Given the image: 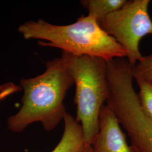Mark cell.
Instances as JSON below:
<instances>
[{
  "instance_id": "10",
  "label": "cell",
  "mask_w": 152,
  "mask_h": 152,
  "mask_svg": "<svg viewBox=\"0 0 152 152\" xmlns=\"http://www.w3.org/2000/svg\"><path fill=\"white\" fill-rule=\"evenodd\" d=\"M132 76L135 80H142L152 83V53L142 58L131 66Z\"/></svg>"
},
{
  "instance_id": "6",
  "label": "cell",
  "mask_w": 152,
  "mask_h": 152,
  "mask_svg": "<svg viewBox=\"0 0 152 152\" xmlns=\"http://www.w3.org/2000/svg\"><path fill=\"white\" fill-rule=\"evenodd\" d=\"M120 122L108 105L102 107L99 115V132L91 146L94 152H135L127 144Z\"/></svg>"
},
{
  "instance_id": "7",
  "label": "cell",
  "mask_w": 152,
  "mask_h": 152,
  "mask_svg": "<svg viewBox=\"0 0 152 152\" xmlns=\"http://www.w3.org/2000/svg\"><path fill=\"white\" fill-rule=\"evenodd\" d=\"M64 129L61 140L51 152H84L87 147L81 125L68 113L64 117Z\"/></svg>"
},
{
  "instance_id": "4",
  "label": "cell",
  "mask_w": 152,
  "mask_h": 152,
  "mask_svg": "<svg viewBox=\"0 0 152 152\" xmlns=\"http://www.w3.org/2000/svg\"><path fill=\"white\" fill-rule=\"evenodd\" d=\"M149 0H132L105 17L99 26L125 50L131 66L141 60V39L152 35V20L149 14Z\"/></svg>"
},
{
  "instance_id": "3",
  "label": "cell",
  "mask_w": 152,
  "mask_h": 152,
  "mask_svg": "<svg viewBox=\"0 0 152 152\" xmlns=\"http://www.w3.org/2000/svg\"><path fill=\"white\" fill-rule=\"evenodd\" d=\"M62 53L76 86L75 119L81 125L87 145H91L99 132L100 110L108 98L107 62L95 56Z\"/></svg>"
},
{
  "instance_id": "8",
  "label": "cell",
  "mask_w": 152,
  "mask_h": 152,
  "mask_svg": "<svg viewBox=\"0 0 152 152\" xmlns=\"http://www.w3.org/2000/svg\"><path fill=\"white\" fill-rule=\"evenodd\" d=\"M82 5L87 9L88 15L99 24L105 17L121 9L127 0H82Z\"/></svg>"
},
{
  "instance_id": "12",
  "label": "cell",
  "mask_w": 152,
  "mask_h": 152,
  "mask_svg": "<svg viewBox=\"0 0 152 152\" xmlns=\"http://www.w3.org/2000/svg\"><path fill=\"white\" fill-rule=\"evenodd\" d=\"M84 152H94V150L92 149V147L91 145H87V147L85 149V151Z\"/></svg>"
},
{
  "instance_id": "1",
  "label": "cell",
  "mask_w": 152,
  "mask_h": 152,
  "mask_svg": "<svg viewBox=\"0 0 152 152\" xmlns=\"http://www.w3.org/2000/svg\"><path fill=\"white\" fill-rule=\"evenodd\" d=\"M46 71L31 78H22L20 86L24 90L22 106L7 120V128L20 132L34 122H41L44 129L53 130L66 113L64 100L74 80L66 59L60 58L45 63Z\"/></svg>"
},
{
  "instance_id": "9",
  "label": "cell",
  "mask_w": 152,
  "mask_h": 152,
  "mask_svg": "<svg viewBox=\"0 0 152 152\" xmlns=\"http://www.w3.org/2000/svg\"><path fill=\"white\" fill-rule=\"evenodd\" d=\"M139 87L137 94L141 108L152 123V83L142 80H136Z\"/></svg>"
},
{
  "instance_id": "2",
  "label": "cell",
  "mask_w": 152,
  "mask_h": 152,
  "mask_svg": "<svg viewBox=\"0 0 152 152\" xmlns=\"http://www.w3.org/2000/svg\"><path fill=\"white\" fill-rule=\"evenodd\" d=\"M18 31L26 39H44L48 42H39L40 45L59 48L76 56H95L107 62L126 57L124 49L88 15L64 26L52 24L42 19L28 21Z\"/></svg>"
},
{
  "instance_id": "11",
  "label": "cell",
  "mask_w": 152,
  "mask_h": 152,
  "mask_svg": "<svg viewBox=\"0 0 152 152\" xmlns=\"http://www.w3.org/2000/svg\"><path fill=\"white\" fill-rule=\"evenodd\" d=\"M22 88L20 85L9 82L0 85V101L15 92L20 91Z\"/></svg>"
},
{
  "instance_id": "5",
  "label": "cell",
  "mask_w": 152,
  "mask_h": 152,
  "mask_svg": "<svg viewBox=\"0 0 152 152\" xmlns=\"http://www.w3.org/2000/svg\"><path fill=\"white\" fill-rule=\"evenodd\" d=\"M114 112L130 137L135 152H152V123L143 112L138 98L125 99Z\"/></svg>"
}]
</instances>
